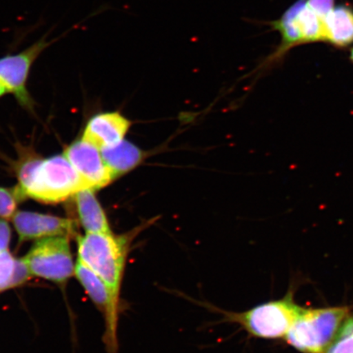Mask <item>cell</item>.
<instances>
[{"mask_svg": "<svg viewBox=\"0 0 353 353\" xmlns=\"http://www.w3.org/2000/svg\"><path fill=\"white\" fill-rule=\"evenodd\" d=\"M30 275L24 259H16L8 250L0 253V291L24 283Z\"/></svg>", "mask_w": 353, "mask_h": 353, "instance_id": "cell-15", "label": "cell"}, {"mask_svg": "<svg viewBox=\"0 0 353 353\" xmlns=\"http://www.w3.org/2000/svg\"><path fill=\"white\" fill-rule=\"evenodd\" d=\"M74 275L85 288L88 296L100 308V310L104 312L105 323H107L105 342L108 343L110 352L114 353L117 348L119 300L114 298L107 283L81 260L78 259L74 265Z\"/></svg>", "mask_w": 353, "mask_h": 353, "instance_id": "cell-8", "label": "cell"}, {"mask_svg": "<svg viewBox=\"0 0 353 353\" xmlns=\"http://www.w3.org/2000/svg\"><path fill=\"white\" fill-rule=\"evenodd\" d=\"M347 309H303L285 335L287 343L303 353H322L332 343L347 316Z\"/></svg>", "mask_w": 353, "mask_h": 353, "instance_id": "cell-5", "label": "cell"}, {"mask_svg": "<svg viewBox=\"0 0 353 353\" xmlns=\"http://www.w3.org/2000/svg\"><path fill=\"white\" fill-rule=\"evenodd\" d=\"M348 59H350V61L353 64V47L351 48V50L350 51V57H348Z\"/></svg>", "mask_w": 353, "mask_h": 353, "instance_id": "cell-21", "label": "cell"}, {"mask_svg": "<svg viewBox=\"0 0 353 353\" xmlns=\"http://www.w3.org/2000/svg\"><path fill=\"white\" fill-rule=\"evenodd\" d=\"M12 219L21 241L70 236L76 232V223L73 220L54 215L17 211Z\"/></svg>", "mask_w": 353, "mask_h": 353, "instance_id": "cell-10", "label": "cell"}, {"mask_svg": "<svg viewBox=\"0 0 353 353\" xmlns=\"http://www.w3.org/2000/svg\"><path fill=\"white\" fill-rule=\"evenodd\" d=\"M131 126L120 112L99 113L88 121L82 139L100 150L113 148L125 140Z\"/></svg>", "mask_w": 353, "mask_h": 353, "instance_id": "cell-11", "label": "cell"}, {"mask_svg": "<svg viewBox=\"0 0 353 353\" xmlns=\"http://www.w3.org/2000/svg\"><path fill=\"white\" fill-rule=\"evenodd\" d=\"M307 3L313 11L323 19L335 6L334 0H307Z\"/></svg>", "mask_w": 353, "mask_h": 353, "instance_id": "cell-18", "label": "cell"}, {"mask_svg": "<svg viewBox=\"0 0 353 353\" xmlns=\"http://www.w3.org/2000/svg\"><path fill=\"white\" fill-rule=\"evenodd\" d=\"M323 19L309 7L307 0H297L279 19L267 21L266 24L273 32L279 33L281 41L254 72L261 74L277 68L294 48L324 42Z\"/></svg>", "mask_w": 353, "mask_h": 353, "instance_id": "cell-3", "label": "cell"}, {"mask_svg": "<svg viewBox=\"0 0 353 353\" xmlns=\"http://www.w3.org/2000/svg\"><path fill=\"white\" fill-rule=\"evenodd\" d=\"M63 154L88 188L97 191L114 181L101 150L87 141H76Z\"/></svg>", "mask_w": 353, "mask_h": 353, "instance_id": "cell-9", "label": "cell"}, {"mask_svg": "<svg viewBox=\"0 0 353 353\" xmlns=\"http://www.w3.org/2000/svg\"><path fill=\"white\" fill-rule=\"evenodd\" d=\"M327 353H353L352 319L344 322Z\"/></svg>", "mask_w": 353, "mask_h": 353, "instance_id": "cell-16", "label": "cell"}, {"mask_svg": "<svg viewBox=\"0 0 353 353\" xmlns=\"http://www.w3.org/2000/svg\"><path fill=\"white\" fill-rule=\"evenodd\" d=\"M303 309L294 303L292 294H289L245 312L222 313L225 320L239 325L251 336L275 339L285 337Z\"/></svg>", "mask_w": 353, "mask_h": 353, "instance_id": "cell-4", "label": "cell"}, {"mask_svg": "<svg viewBox=\"0 0 353 353\" xmlns=\"http://www.w3.org/2000/svg\"><path fill=\"white\" fill-rule=\"evenodd\" d=\"M21 200L22 199L16 188L8 189L0 187V219H12Z\"/></svg>", "mask_w": 353, "mask_h": 353, "instance_id": "cell-17", "label": "cell"}, {"mask_svg": "<svg viewBox=\"0 0 353 353\" xmlns=\"http://www.w3.org/2000/svg\"><path fill=\"white\" fill-rule=\"evenodd\" d=\"M157 219L154 218L144 223L127 235L86 233L85 236L78 237V259L107 283L118 300L131 242L141 231L156 222Z\"/></svg>", "mask_w": 353, "mask_h": 353, "instance_id": "cell-2", "label": "cell"}, {"mask_svg": "<svg viewBox=\"0 0 353 353\" xmlns=\"http://www.w3.org/2000/svg\"><path fill=\"white\" fill-rule=\"evenodd\" d=\"M8 94V90H6V88L4 87L1 83H0V98L3 97V95H6Z\"/></svg>", "mask_w": 353, "mask_h": 353, "instance_id": "cell-20", "label": "cell"}, {"mask_svg": "<svg viewBox=\"0 0 353 353\" xmlns=\"http://www.w3.org/2000/svg\"><path fill=\"white\" fill-rule=\"evenodd\" d=\"M324 42L338 48L353 44V8L334 6L323 19Z\"/></svg>", "mask_w": 353, "mask_h": 353, "instance_id": "cell-14", "label": "cell"}, {"mask_svg": "<svg viewBox=\"0 0 353 353\" xmlns=\"http://www.w3.org/2000/svg\"><path fill=\"white\" fill-rule=\"evenodd\" d=\"M32 275L54 282H63L74 273L69 236L39 240L23 258Z\"/></svg>", "mask_w": 353, "mask_h": 353, "instance_id": "cell-6", "label": "cell"}, {"mask_svg": "<svg viewBox=\"0 0 353 353\" xmlns=\"http://www.w3.org/2000/svg\"><path fill=\"white\" fill-rule=\"evenodd\" d=\"M19 154L13 168L21 199L59 204L88 188L64 154L44 159L33 150L21 147Z\"/></svg>", "mask_w": 353, "mask_h": 353, "instance_id": "cell-1", "label": "cell"}, {"mask_svg": "<svg viewBox=\"0 0 353 353\" xmlns=\"http://www.w3.org/2000/svg\"><path fill=\"white\" fill-rule=\"evenodd\" d=\"M64 35L65 34L50 41V32H48L26 50L15 54L0 57V83L6 88L8 92L14 95L24 108L32 109L33 107V101L26 83L34 61L44 50Z\"/></svg>", "mask_w": 353, "mask_h": 353, "instance_id": "cell-7", "label": "cell"}, {"mask_svg": "<svg viewBox=\"0 0 353 353\" xmlns=\"http://www.w3.org/2000/svg\"><path fill=\"white\" fill-rule=\"evenodd\" d=\"M73 198L79 223L86 233H112L107 215L95 196L94 190L83 188L74 194Z\"/></svg>", "mask_w": 353, "mask_h": 353, "instance_id": "cell-13", "label": "cell"}, {"mask_svg": "<svg viewBox=\"0 0 353 353\" xmlns=\"http://www.w3.org/2000/svg\"><path fill=\"white\" fill-rule=\"evenodd\" d=\"M11 239V229L6 219H0V253L7 250Z\"/></svg>", "mask_w": 353, "mask_h": 353, "instance_id": "cell-19", "label": "cell"}, {"mask_svg": "<svg viewBox=\"0 0 353 353\" xmlns=\"http://www.w3.org/2000/svg\"><path fill=\"white\" fill-rule=\"evenodd\" d=\"M101 152L114 180L136 170L152 156L151 152L144 151L125 139L114 147L101 150Z\"/></svg>", "mask_w": 353, "mask_h": 353, "instance_id": "cell-12", "label": "cell"}]
</instances>
